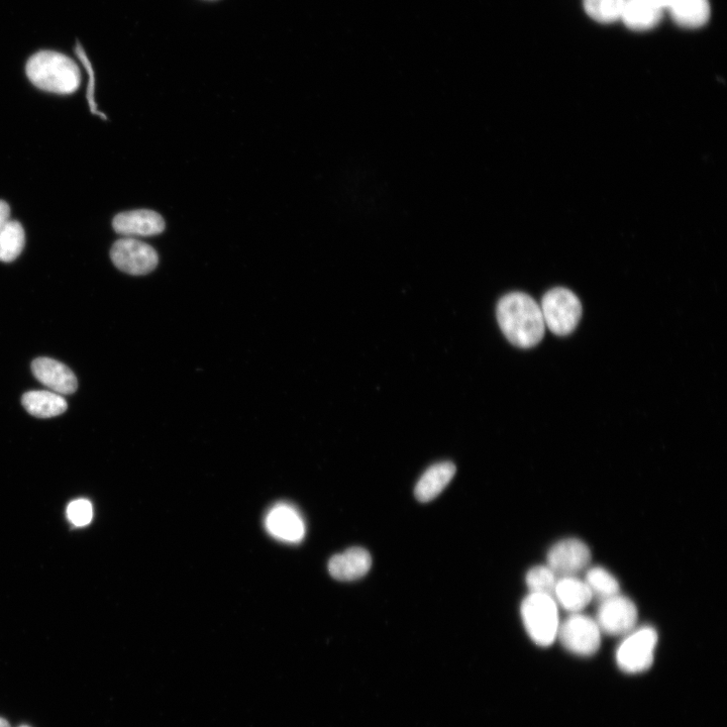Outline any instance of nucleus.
Listing matches in <instances>:
<instances>
[{"instance_id": "nucleus-1", "label": "nucleus", "mask_w": 727, "mask_h": 727, "mask_svg": "<svg viewBox=\"0 0 727 727\" xmlns=\"http://www.w3.org/2000/svg\"><path fill=\"white\" fill-rule=\"evenodd\" d=\"M496 315L501 332L517 348H534L545 337L541 306L526 293L512 292L503 296L497 304Z\"/></svg>"}, {"instance_id": "nucleus-2", "label": "nucleus", "mask_w": 727, "mask_h": 727, "mask_svg": "<svg viewBox=\"0 0 727 727\" xmlns=\"http://www.w3.org/2000/svg\"><path fill=\"white\" fill-rule=\"evenodd\" d=\"M26 72L36 87L51 93L71 94L81 83L77 64L55 51H41L33 55L27 63Z\"/></svg>"}, {"instance_id": "nucleus-3", "label": "nucleus", "mask_w": 727, "mask_h": 727, "mask_svg": "<svg viewBox=\"0 0 727 727\" xmlns=\"http://www.w3.org/2000/svg\"><path fill=\"white\" fill-rule=\"evenodd\" d=\"M522 617L531 639L541 647L553 645L560 627L558 606L554 597L531 593L522 604Z\"/></svg>"}, {"instance_id": "nucleus-4", "label": "nucleus", "mask_w": 727, "mask_h": 727, "mask_svg": "<svg viewBox=\"0 0 727 727\" xmlns=\"http://www.w3.org/2000/svg\"><path fill=\"white\" fill-rule=\"evenodd\" d=\"M546 328L564 337L572 334L582 317V305L571 290L557 287L548 291L540 305Z\"/></svg>"}, {"instance_id": "nucleus-5", "label": "nucleus", "mask_w": 727, "mask_h": 727, "mask_svg": "<svg viewBox=\"0 0 727 727\" xmlns=\"http://www.w3.org/2000/svg\"><path fill=\"white\" fill-rule=\"evenodd\" d=\"M627 636L616 652L618 667L630 674L649 670L654 663V653L658 643L657 632L653 628L645 627Z\"/></svg>"}, {"instance_id": "nucleus-6", "label": "nucleus", "mask_w": 727, "mask_h": 727, "mask_svg": "<svg viewBox=\"0 0 727 727\" xmlns=\"http://www.w3.org/2000/svg\"><path fill=\"white\" fill-rule=\"evenodd\" d=\"M557 638L569 652L588 657L599 650L601 631L596 620L578 612L560 623Z\"/></svg>"}, {"instance_id": "nucleus-7", "label": "nucleus", "mask_w": 727, "mask_h": 727, "mask_svg": "<svg viewBox=\"0 0 727 727\" xmlns=\"http://www.w3.org/2000/svg\"><path fill=\"white\" fill-rule=\"evenodd\" d=\"M595 620L601 633L626 636L637 626L638 609L631 599L617 594L601 601Z\"/></svg>"}, {"instance_id": "nucleus-8", "label": "nucleus", "mask_w": 727, "mask_h": 727, "mask_svg": "<svg viewBox=\"0 0 727 727\" xmlns=\"http://www.w3.org/2000/svg\"><path fill=\"white\" fill-rule=\"evenodd\" d=\"M113 263L130 275H146L156 269L159 256L150 245L134 238L117 241L111 251Z\"/></svg>"}, {"instance_id": "nucleus-9", "label": "nucleus", "mask_w": 727, "mask_h": 727, "mask_svg": "<svg viewBox=\"0 0 727 727\" xmlns=\"http://www.w3.org/2000/svg\"><path fill=\"white\" fill-rule=\"evenodd\" d=\"M590 561L589 548L576 539L557 543L548 554V567L559 578L577 575L588 567Z\"/></svg>"}, {"instance_id": "nucleus-10", "label": "nucleus", "mask_w": 727, "mask_h": 727, "mask_svg": "<svg viewBox=\"0 0 727 727\" xmlns=\"http://www.w3.org/2000/svg\"><path fill=\"white\" fill-rule=\"evenodd\" d=\"M266 528L270 535L283 542L298 543L305 536L303 518L286 503L277 504L268 512Z\"/></svg>"}, {"instance_id": "nucleus-11", "label": "nucleus", "mask_w": 727, "mask_h": 727, "mask_svg": "<svg viewBox=\"0 0 727 727\" xmlns=\"http://www.w3.org/2000/svg\"><path fill=\"white\" fill-rule=\"evenodd\" d=\"M115 231L126 237H152L165 230L164 219L156 212L140 210L118 215L113 222Z\"/></svg>"}, {"instance_id": "nucleus-12", "label": "nucleus", "mask_w": 727, "mask_h": 727, "mask_svg": "<svg viewBox=\"0 0 727 727\" xmlns=\"http://www.w3.org/2000/svg\"><path fill=\"white\" fill-rule=\"evenodd\" d=\"M32 370L35 377L55 393L69 395L77 390L78 382L74 373L56 360L39 358L33 362Z\"/></svg>"}, {"instance_id": "nucleus-13", "label": "nucleus", "mask_w": 727, "mask_h": 727, "mask_svg": "<svg viewBox=\"0 0 727 727\" xmlns=\"http://www.w3.org/2000/svg\"><path fill=\"white\" fill-rule=\"evenodd\" d=\"M372 559L368 551L352 548L334 556L329 563L332 577L339 581H354L364 577L371 569Z\"/></svg>"}, {"instance_id": "nucleus-14", "label": "nucleus", "mask_w": 727, "mask_h": 727, "mask_svg": "<svg viewBox=\"0 0 727 727\" xmlns=\"http://www.w3.org/2000/svg\"><path fill=\"white\" fill-rule=\"evenodd\" d=\"M456 474V466L442 462L430 467L415 486V497L421 502H430L448 486Z\"/></svg>"}, {"instance_id": "nucleus-15", "label": "nucleus", "mask_w": 727, "mask_h": 727, "mask_svg": "<svg viewBox=\"0 0 727 727\" xmlns=\"http://www.w3.org/2000/svg\"><path fill=\"white\" fill-rule=\"evenodd\" d=\"M663 11L657 9L648 0H625L620 19L625 25L638 32L654 29L660 24Z\"/></svg>"}, {"instance_id": "nucleus-16", "label": "nucleus", "mask_w": 727, "mask_h": 727, "mask_svg": "<svg viewBox=\"0 0 727 727\" xmlns=\"http://www.w3.org/2000/svg\"><path fill=\"white\" fill-rule=\"evenodd\" d=\"M554 597L565 610L578 613L590 603L593 595L585 581L568 576L558 578Z\"/></svg>"}, {"instance_id": "nucleus-17", "label": "nucleus", "mask_w": 727, "mask_h": 727, "mask_svg": "<svg viewBox=\"0 0 727 727\" xmlns=\"http://www.w3.org/2000/svg\"><path fill=\"white\" fill-rule=\"evenodd\" d=\"M673 21L685 29H698L710 19L709 0H675L669 9Z\"/></svg>"}, {"instance_id": "nucleus-18", "label": "nucleus", "mask_w": 727, "mask_h": 727, "mask_svg": "<svg viewBox=\"0 0 727 727\" xmlns=\"http://www.w3.org/2000/svg\"><path fill=\"white\" fill-rule=\"evenodd\" d=\"M22 401L27 411L39 419L55 418L67 410L66 400L53 391H31Z\"/></svg>"}, {"instance_id": "nucleus-19", "label": "nucleus", "mask_w": 727, "mask_h": 727, "mask_svg": "<svg viewBox=\"0 0 727 727\" xmlns=\"http://www.w3.org/2000/svg\"><path fill=\"white\" fill-rule=\"evenodd\" d=\"M26 244V235L23 226L16 221H10L0 233V261L10 263L15 261L23 252Z\"/></svg>"}, {"instance_id": "nucleus-20", "label": "nucleus", "mask_w": 727, "mask_h": 727, "mask_svg": "<svg viewBox=\"0 0 727 727\" xmlns=\"http://www.w3.org/2000/svg\"><path fill=\"white\" fill-rule=\"evenodd\" d=\"M625 0H584L587 15L601 24H611L620 19Z\"/></svg>"}, {"instance_id": "nucleus-21", "label": "nucleus", "mask_w": 727, "mask_h": 727, "mask_svg": "<svg viewBox=\"0 0 727 727\" xmlns=\"http://www.w3.org/2000/svg\"><path fill=\"white\" fill-rule=\"evenodd\" d=\"M586 584L592 595L601 601L619 594L617 580L603 568H592L586 575Z\"/></svg>"}, {"instance_id": "nucleus-22", "label": "nucleus", "mask_w": 727, "mask_h": 727, "mask_svg": "<svg viewBox=\"0 0 727 727\" xmlns=\"http://www.w3.org/2000/svg\"><path fill=\"white\" fill-rule=\"evenodd\" d=\"M557 575L546 566L533 568L527 575V585L531 593L546 594L554 597Z\"/></svg>"}, {"instance_id": "nucleus-23", "label": "nucleus", "mask_w": 727, "mask_h": 727, "mask_svg": "<svg viewBox=\"0 0 727 727\" xmlns=\"http://www.w3.org/2000/svg\"><path fill=\"white\" fill-rule=\"evenodd\" d=\"M70 521L78 527H83L91 522L92 506L86 500L73 501L67 510Z\"/></svg>"}, {"instance_id": "nucleus-24", "label": "nucleus", "mask_w": 727, "mask_h": 727, "mask_svg": "<svg viewBox=\"0 0 727 727\" xmlns=\"http://www.w3.org/2000/svg\"><path fill=\"white\" fill-rule=\"evenodd\" d=\"M10 216L11 210L9 204L4 200H0V233H2L10 222Z\"/></svg>"}, {"instance_id": "nucleus-25", "label": "nucleus", "mask_w": 727, "mask_h": 727, "mask_svg": "<svg viewBox=\"0 0 727 727\" xmlns=\"http://www.w3.org/2000/svg\"><path fill=\"white\" fill-rule=\"evenodd\" d=\"M648 2H650L657 9L664 11L669 10L675 3V0H648Z\"/></svg>"}, {"instance_id": "nucleus-26", "label": "nucleus", "mask_w": 727, "mask_h": 727, "mask_svg": "<svg viewBox=\"0 0 727 727\" xmlns=\"http://www.w3.org/2000/svg\"><path fill=\"white\" fill-rule=\"evenodd\" d=\"M0 727H11V725L6 719L0 718Z\"/></svg>"}, {"instance_id": "nucleus-27", "label": "nucleus", "mask_w": 727, "mask_h": 727, "mask_svg": "<svg viewBox=\"0 0 727 727\" xmlns=\"http://www.w3.org/2000/svg\"><path fill=\"white\" fill-rule=\"evenodd\" d=\"M22 727H29V726H22Z\"/></svg>"}]
</instances>
